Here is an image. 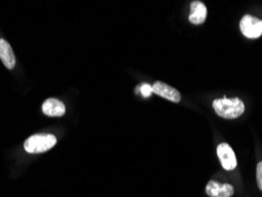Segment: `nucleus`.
<instances>
[{
	"instance_id": "1a4fd4ad",
	"label": "nucleus",
	"mask_w": 262,
	"mask_h": 197,
	"mask_svg": "<svg viewBox=\"0 0 262 197\" xmlns=\"http://www.w3.org/2000/svg\"><path fill=\"white\" fill-rule=\"evenodd\" d=\"M0 59H2L4 65L9 70H12L15 67V57L13 50L9 44V41H6L5 39H0Z\"/></svg>"
},
{
	"instance_id": "7ed1b4c3",
	"label": "nucleus",
	"mask_w": 262,
	"mask_h": 197,
	"mask_svg": "<svg viewBox=\"0 0 262 197\" xmlns=\"http://www.w3.org/2000/svg\"><path fill=\"white\" fill-rule=\"evenodd\" d=\"M240 30L245 37L256 39L262 36V20L250 14H246L240 21Z\"/></svg>"
},
{
	"instance_id": "f257e3e1",
	"label": "nucleus",
	"mask_w": 262,
	"mask_h": 197,
	"mask_svg": "<svg viewBox=\"0 0 262 197\" xmlns=\"http://www.w3.org/2000/svg\"><path fill=\"white\" fill-rule=\"evenodd\" d=\"M213 107L220 117L235 119L245 113V103L240 98H219L213 102Z\"/></svg>"
},
{
	"instance_id": "9b49d317",
	"label": "nucleus",
	"mask_w": 262,
	"mask_h": 197,
	"mask_svg": "<svg viewBox=\"0 0 262 197\" xmlns=\"http://www.w3.org/2000/svg\"><path fill=\"white\" fill-rule=\"evenodd\" d=\"M138 89H141V94L143 97H149L152 94V86H150L148 84H142L141 86H138Z\"/></svg>"
},
{
	"instance_id": "39448f33",
	"label": "nucleus",
	"mask_w": 262,
	"mask_h": 197,
	"mask_svg": "<svg viewBox=\"0 0 262 197\" xmlns=\"http://www.w3.org/2000/svg\"><path fill=\"white\" fill-rule=\"evenodd\" d=\"M206 192L210 197H232L234 195L233 185L210 181L206 185Z\"/></svg>"
},
{
	"instance_id": "20e7f679",
	"label": "nucleus",
	"mask_w": 262,
	"mask_h": 197,
	"mask_svg": "<svg viewBox=\"0 0 262 197\" xmlns=\"http://www.w3.org/2000/svg\"><path fill=\"white\" fill-rule=\"evenodd\" d=\"M216 152L223 169L227 170V171H232V170L236 168V156H235L234 150L229 144H227V143H221V144H219Z\"/></svg>"
},
{
	"instance_id": "0eeeda50",
	"label": "nucleus",
	"mask_w": 262,
	"mask_h": 197,
	"mask_svg": "<svg viewBox=\"0 0 262 197\" xmlns=\"http://www.w3.org/2000/svg\"><path fill=\"white\" fill-rule=\"evenodd\" d=\"M207 7L202 2L195 0L190 4V14L189 21L194 25H201L207 19Z\"/></svg>"
},
{
	"instance_id": "6e6552de",
	"label": "nucleus",
	"mask_w": 262,
	"mask_h": 197,
	"mask_svg": "<svg viewBox=\"0 0 262 197\" xmlns=\"http://www.w3.org/2000/svg\"><path fill=\"white\" fill-rule=\"evenodd\" d=\"M43 113L49 116V117H61V116L65 115V105L60 100L56 99V98H49L46 99L43 103Z\"/></svg>"
},
{
	"instance_id": "423d86ee",
	"label": "nucleus",
	"mask_w": 262,
	"mask_h": 197,
	"mask_svg": "<svg viewBox=\"0 0 262 197\" xmlns=\"http://www.w3.org/2000/svg\"><path fill=\"white\" fill-rule=\"evenodd\" d=\"M152 92L154 94L161 96L165 99L170 100V102L174 103H180L181 102V94L176 90L175 87L170 86V85L162 83V82H156L152 85Z\"/></svg>"
},
{
	"instance_id": "f03ea898",
	"label": "nucleus",
	"mask_w": 262,
	"mask_h": 197,
	"mask_svg": "<svg viewBox=\"0 0 262 197\" xmlns=\"http://www.w3.org/2000/svg\"><path fill=\"white\" fill-rule=\"evenodd\" d=\"M57 138L53 135H33L25 141L24 148L29 154L45 152L56 145Z\"/></svg>"
},
{
	"instance_id": "9d476101",
	"label": "nucleus",
	"mask_w": 262,
	"mask_h": 197,
	"mask_svg": "<svg viewBox=\"0 0 262 197\" xmlns=\"http://www.w3.org/2000/svg\"><path fill=\"white\" fill-rule=\"evenodd\" d=\"M256 182L257 187H259V189L262 191V161L256 167Z\"/></svg>"
}]
</instances>
